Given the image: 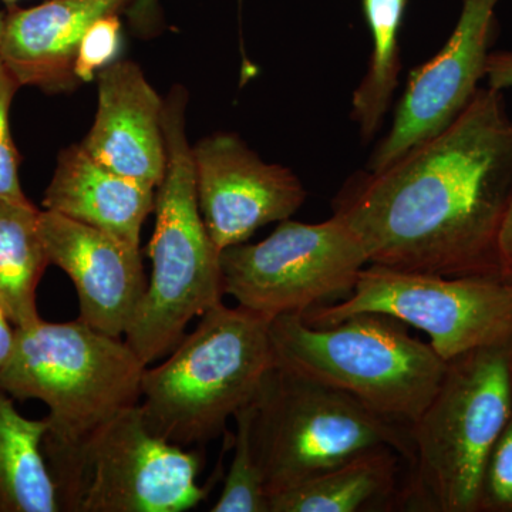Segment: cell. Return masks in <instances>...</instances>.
I'll return each instance as SVG.
<instances>
[{
  "instance_id": "6da1fadb",
  "label": "cell",
  "mask_w": 512,
  "mask_h": 512,
  "mask_svg": "<svg viewBox=\"0 0 512 512\" xmlns=\"http://www.w3.org/2000/svg\"><path fill=\"white\" fill-rule=\"evenodd\" d=\"M512 198V116L478 89L453 123L392 164L346 181L332 202L369 264L444 276H498Z\"/></svg>"
},
{
  "instance_id": "7a4b0ae2",
  "label": "cell",
  "mask_w": 512,
  "mask_h": 512,
  "mask_svg": "<svg viewBox=\"0 0 512 512\" xmlns=\"http://www.w3.org/2000/svg\"><path fill=\"white\" fill-rule=\"evenodd\" d=\"M188 93L177 84L164 99L167 170L157 187L156 225L147 254L153 264L127 345L148 366L177 348L192 319L222 303L221 251L202 221L187 137Z\"/></svg>"
},
{
  "instance_id": "3957f363",
  "label": "cell",
  "mask_w": 512,
  "mask_h": 512,
  "mask_svg": "<svg viewBox=\"0 0 512 512\" xmlns=\"http://www.w3.org/2000/svg\"><path fill=\"white\" fill-rule=\"evenodd\" d=\"M510 342L448 360L439 389L410 424L399 510L478 512L485 464L512 409Z\"/></svg>"
},
{
  "instance_id": "277c9868",
  "label": "cell",
  "mask_w": 512,
  "mask_h": 512,
  "mask_svg": "<svg viewBox=\"0 0 512 512\" xmlns=\"http://www.w3.org/2000/svg\"><path fill=\"white\" fill-rule=\"evenodd\" d=\"M269 326L271 319L242 306L220 303L205 312L165 362L144 370L147 429L184 448L218 439L275 366Z\"/></svg>"
},
{
  "instance_id": "5b68a950",
  "label": "cell",
  "mask_w": 512,
  "mask_h": 512,
  "mask_svg": "<svg viewBox=\"0 0 512 512\" xmlns=\"http://www.w3.org/2000/svg\"><path fill=\"white\" fill-rule=\"evenodd\" d=\"M146 365L127 345L82 320L39 319L15 329L0 386L18 400L49 407L45 458L76 450L119 414L137 406Z\"/></svg>"
},
{
  "instance_id": "8992f818",
  "label": "cell",
  "mask_w": 512,
  "mask_h": 512,
  "mask_svg": "<svg viewBox=\"0 0 512 512\" xmlns=\"http://www.w3.org/2000/svg\"><path fill=\"white\" fill-rule=\"evenodd\" d=\"M275 365L349 394L373 412L410 426L439 389L447 362L409 326L383 313H357L332 326L301 313L271 320Z\"/></svg>"
},
{
  "instance_id": "52a82bcc",
  "label": "cell",
  "mask_w": 512,
  "mask_h": 512,
  "mask_svg": "<svg viewBox=\"0 0 512 512\" xmlns=\"http://www.w3.org/2000/svg\"><path fill=\"white\" fill-rule=\"evenodd\" d=\"M252 406L251 443L268 497L373 448L412 460L410 426L284 367L269 370Z\"/></svg>"
},
{
  "instance_id": "ba28073f",
  "label": "cell",
  "mask_w": 512,
  "mask_h": 512,
  "mask_svg": "<svg viewBox=\"0 0 512 512\" xmlns=\"http://www.w3.org/2000/svg\"><path fill=\"white\" fill-rule=\"evenodd\" d=\"M46 463L60 511L184 512L208 494L198 484L200 454L151 433L140 403Z\"/></svg>"
},
{
  "instance_id": "9c48e42d",
  "label": "cell",
  "mask_w": 512,
  "mask_h": 512,
  "mask_svg": "<svg viewBox=\"0 0 512 512\" xmlns=\"http://www.w3.org/2000/svg\"><path fill=\"white\" fill-rule=\"evenodd\" d=\"M357 313H383L423 330L448 360L512 339V284L498 276H444L367 264L338 303L315 306L302 319L332 326Z\"/></svg>"
},
{
  "instance_id": "30bf717a",
  "label": "cell",
  "mask_w": 512,
  "mask_h": 512,
  "mask_svg": "<svg viewBox=\"0 0 512 512\" xmlns=\"http://www.w3.org/2000/svg\"><path fill=\"white\" fill-rule=\"evenodd\" d=\"M220 261L224 295L271 320L348 298L369 264L360 239L336 215L319 224L281 221L258 244L224 249Z\"/></svg>"
},
{
  "instance_id": "8fae6325",
  "label": "cell",
  "mask_w": 512,
  "mask_h": 512,
  "mask_svg": "<svg viewBox=\"0 0 512 512\" xmlns=\"http://www.w3.org/2000/svg\"><path fill=\"white\" fill-rule=\"evenodd\" d=\"M501 0H463L446 45L409 76L392 128L370 157L367 171L382 170L436 136L463 113L478 92L493 52Z\"/></svg>"
},
{
  "instance_id": "7c38bea8",
  "label": "cell",
  "mask_w": 512,
  "mask_h": 512,
  "mask_svg": "<svg viewBox=\"0 0 512 512\" xmlns=\"http://www.w3.org/2000/svg\"><path fill=\"white\" fill-rule=\"evenodd\" d=\"M192 161L202 221L220 251L244 244L271 222L289 220L308 197L289 168L265 163L237 134L201 138Z\"/></svg>"
},
{
  "instance_id": "4fadbf2b",
  "label": "cell",
  "mask_w": 512,
  "mask_h": 512,
  "mask_svg": "<svg viewBox=\"0 0 512 512\" xmlns=\"http://www.w3.org/2000/svg\"><path fill=\"white\" fill-rule=\"evenodd\" d=\"M40 235L50 264L72 279L79 320L113 338L126 336L147 289L140 247L46 210Z\"/></svg>"
},
{
  "instance_id": "5bb4252c",
  "label": "cell",
  "mask_w": 512,
  "mask_h": 512,
  "mask_svg": "<svg viewBox=\"0 0 512 512\" xmlns=\"http://www.w3.org/2000/svg\"><path fill=\"white\" fill-rule=\"evenodd\" d=\"M96 82V116L80 144L99 163L157 190L167 170L164 99L131 60H114Z\"/></svg>"
},
{
  "instance_id": "9a60e30c",
  "label": "cell",
  "mask_w": 512,
  "mask_h": 512,
  "mask_svg": "<svg viewBox=\"0 0 512 512\" xmlns=\"http://www.w3.org/2000/svg\"><path fill=\"white\" fill-rule=\"evenodd\" d=\"M136 2L49 0L29 9L9 5L0 57L22 87L47 94L73 92L80 84L74 76V60L87 30Z\"/></svg>"
},
{
  "instance_id": "2e32d148",
  "label": "cell",
  "mask_w": 512,
  "mask_h": 512,
  "mask_svg": "<svg viewBox=\"0 0 512 512\" xmlns=\"http://www.w3.org/2000/svg\"><path fill=\"white\" fill-rule=\"evenodd\" d=\"M156 190L94 160L82 144L64 148L43 195V208L140 247Z\"/></svg>"
},
{
  "instance_id": "e0dca14e",
  "label": "cell",
  "mask_w": 512,
  "mask_h": 512,
  "mask_svg": "<svg viewBox=\"0 0 512 512\" xmlns=\"http://www.w3.org/2000/svg\"><path fill=\"white\" fill-rule=\"evenodd\" d=\"M403 463L406 460L393 448H373L272 495L269 512L399 510Z\"/></svg>"
},
{
  "instance_id": "ac0fdd59",
  "label": "cell",
  "mask_w": 512,
  "mask_h": 512,
  "mask_svg": "<svg viewBox=\"0 0 512 512\" xmlns=\"http://www.w3.org/2000/svg\"><path fill=\"white\" fill-rule=\"evenodd\" d=\"M47 419L29 420L0 386V512H59L45 453Z\"/></svg>"
},
{
  "instance_id": "d6986e66",
  "label": "cell",
  "mask_w": 512,
  "mask_h": 512,
  "mask_svg": "<svg viewBox=\"0 0 512 512\" xmlns=\"http://www.w3.org/2000/svg\"><path fill=\"white\" fill-rule=\"evenodd\" d=\"M40 212L32 202L0 198V302L15 328L40 319L36 291L50 265Z\"/></svg>"
},
{
  "instance_id": "ffe728a7",
  "label": "cell",
  "mask_w": 512,
  "mask_h": 512,
  "mask_svg": "<svg viewBox=\"0 0 512 512\" xmlns=\"http://www.w3.org/2000/svg\"><path fill=\"white\" fill-rule=\"evenodd\" d=\"M407 0H362L373 52L365 79L353 93L352 119L369 141L382 126L402 72L399 36Z\"/></svg>"
},
{
  "instance_id": "44dd1931",
  "label": "cell",
  "mask_w": 512,
  "mask_h": 512,
  "mask_svg": "<svg viewBox=\"0 0 512 512\" xmlns=\"http://www.w3.org/2000/svg\"><path fill=\"white\" fill-rule=\"evenodd\" d=\"M252 402L235 413L234 457L212 512H269L268 493L251 443Z\"/></svg>"
},
{
  "instance_id": "7402d4cb",
  "label": "cell",
  "mask_w": 512,
  "mask_h": 512,
  "mask_svg": "<svg viewBox=\"0 0 512 512\" xmlns=\"http://www.w3.org/2000/svg\"><path fill=\"white\" fill-rule=\"evenodd\" d=\"M19 89L18 79L0 57V198L29 201L20 183V156L10 127V109Z\"/></svg>"
},
{
  "instance_id": "603a6c76",
  "label": "cell",
  "mask_w": 512,
  "mask_h": 512,
  "mask_svg": "<svg viewBox=\"0 0 512 512\" xmlns=\"http://www.w3.org/2000/svg\"><path fill=\"white\" fill-rule=\"evenodd\" d=\"M478 512H512V409L485 464Z\"/></svg>"
},
{
  "instance_id": "cb8c5ba5",
  "label": "cell",
  "mask_w": 512,
  "mask_h": 512,
  "mask_svg": "<svg viewBox=\"0 0 512 512\" xmlns=\"http://www.w3.org/2000/svg\"><path fill=\"white\" fill-rule=\"evenodd\" d=\"M121 43V22L119 15H110L97 20L87 30L74 60V76L79 83L96 80L104 67L116 60Z\"/></svg>"
},
{
  "instance_id": "d4e9b609",
  "label": "cell",
  "mask_w": 512,
  "mask_h": 512,
  "mask_svg": "<svg viewBox=\"0 0 512 512\" xmlns=\"http://www.w3.org/2000/svg\"><path fill=\"white\" fill-rule=\"evenodd\" d=\"M485 79L490 89L503 92L512 87V50H493L488 56Z\"/></svg>"
},
{
  "instance_id": "484cf974",
  "label": "cell",
  "mask_w": 512,
  "mask_h": 512,
  "mask_svg": "<svg viewBox=\"0 0 512 512\" xmlns=\"http://www.w3.org/2000/svg\"><path fill=\"white\" fill-rule=\"evenodd\" d=\"M497 254L500 278L512 284V198L498 232Z\"/></svg>"
},
{
  "instance_id": "4316f807",
  "label": "cell",
  "mask_w": 512,
  "mask_h": 512,
  "mask_svg": "<svg viewBox=\"0 0 512 512\" xmlns=\"http://www.w3.org/2000/svg\"><path fill=\"white\" fill-rule=\"evenodd\" d=\"M15 329L0 302V370L8 362L10 352H12L13 343H15Z\"/></svg>"
},
{
  "instance_id": "83f0119b",
  "label": "cell",
  "mask_w": 512,
  "mask_h": 512,
  "mask_svg": "<svg viewBox=\"0 0 512 512\" xmlns=\"http://www.w3.org/2000/svg\"><path fill=\"white\" fill-rule=\"evenodd\" d=\"M6 12L0 10V42H2L3 30H5Z\"/></svg>"
},
{
  "instance_id": "f1b7e54d",
  "label": "cell",
  "mask_w": 512,
  "mask_h": 512,
  "mask_svg": "<svg viewBox=\"0 0 512 512\" xmlns=\"http://www.w3.org/2000/svg\"><path fill=\"white\" fill-rule=\"evenodd\" d=\"M3 2L8 3V5H15L18 0H3Z\"/></svg>"
},
{
  "instance_id": "f546056e",
  "label": "cell",
  "mask_w": 512,
  "mask_h": 512,
  "mask_svg": "<svg viewBox=\"0 0 512 512\" xmlns=\"http://www.w3.org/2000/svg\"><path fill=\"white\" fill-rule=\"evenodd\" d=\"M510 363H511V369H512V339L510 342Z\"/></svg>"
}]
</instances>
